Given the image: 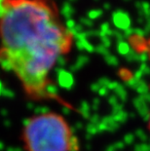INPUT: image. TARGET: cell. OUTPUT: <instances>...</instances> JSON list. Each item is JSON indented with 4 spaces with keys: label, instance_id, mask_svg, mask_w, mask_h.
Returning a JSON list of instances; mask_svg holds the SVG:
<instances>
[{
    "label": "cell",
    "instance_id": "cell-2",
    "mask_svg": "<svg viewBox=\"0 0 150 151\" xmlns=\"http://www.w3.org/2000/svg\"><path fill=\"white\" fill-rule=\"evenodd\" d=\"M23 139L27 151H78V139L62 115L48 112L25 123Z\"/></svg>",
    "mask_w": 150,
    "mask_h": 151
},
{
    "label": "cell",
    "instance_id": "cell-4",
    "mask_svg": "<svg viewBox=\"0 0 150 151\" xmlns=\"http://www.w3.org/2000/svg\"><path fill=\"white\" fill-rule=\"evenodd\" d=\"M148 127H149V130H150V117H149V123H148Z\"/></svg>",
    "mask_w": 150,
    "mask_h": 151
},
{
    "label": "cell",
    "instance_id": "cell-1",
    "mask_svg": "<svg viewBox=\"0 0 150 151\" xmlns=\"http://www.w3.org/2000/svg\"><path fill=\"white\" fill-rule=\"evenodd\" d=\"M72 44L51 0H0V65L29 97H47L51 71Z\"/></svg>",
    "mask_w": 150,
    "mask_h": 151
},
{
    "label": "cell",
    "instance_id": "cell-3",
    "mask_svg": "<svg viewBox=\"0 0 150 151\" xmlns=\"http://www.w3.org/2000/svg\"><path fill=\"white\" fill-rule=\"evenodd\" d=\"M146 50H147V53H148L149 58H150V37L147 40V43H146Z\"/></svg>",
    "mask_w": 150,
    "mask_h": 151
}]
</instances>
